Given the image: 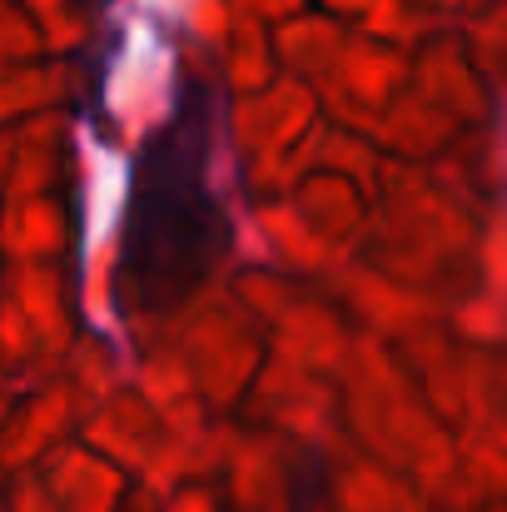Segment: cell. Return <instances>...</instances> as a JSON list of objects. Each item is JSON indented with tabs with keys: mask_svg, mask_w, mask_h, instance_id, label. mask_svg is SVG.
I'll return each mask as SVG.
<instances>
[{
	"mask_svg": "<svg viewBox=\"0 0 507 512\" xmlns=\"http://www.w3.org/2000/svg\"><path fill=\"white\" fill-rule=\"evenodd\" d=\"M234 224L214 189L209 100H184L140 145L115 249V304L125 319L179 314L229 259Z\"/></svg>",
	"mask_w": 507,
	"mask_h": 512,
	"instance_id": "1",
	"label": "cell"
}]
</instances>
